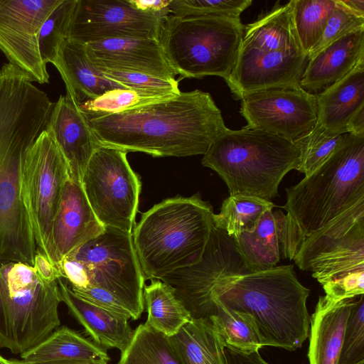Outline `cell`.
Wrapping results in <instances>:
<instances>
[{
  "label": "cell",
  "mask_w": 364,
  "mask_h": 364,
  "mask_svg": "<svg viewBox=\"0 0 364 364\" xmlns=\"http://www.w3.org/2000/svg\"><path fill=\"white\" fill-rule=\"evenodd\" d=\"M341 1L354 12L364 16L363 0H341Z\"/></svg>",
  "instance_id": "cell-48"
},
{
  "label": "cell",
  "mask_w": 364,
  "mask_h": 364,
  "mask_svg": "<svg viewBox=\"0 0 364 364\" xmlns=\"http://www.w3.org/2000/svg\"><path fill=\"white\" fill-rule=\"evenodd\" d=\"M69 178V168L63 154L44 129L25 157L23 196L37 250L54 264L53 223Z\"/></svg>",
  "instance_id": "cell-12"
},
{
  "label": "cell",
  "mask_w": 364,
  "mask_h": 364,
  "mask_svg": "<svg viewBox=\"0 0 364 364\" xmlns=\"http://www.w3.org/2000/svg\"><path fill=\"white\" fill-rule=\"evenodd\" d=\"M356 364H364V360L360 361V362H359V363H356Z\"/></svg>",
  "instance_id": "cell-50"
},
{
  "label": "cell",
  "mask_w": 364,
  "mask_h": 364,
  "mask_svg": "<svg viewBox=\"0 0 364 364\" xmlns=\"http://www.w3.org/2000/svg\"><path fill=\"white\" fill-rule=\"evenodd\" d=\"M240 112L249 129H259L294 141L317 122L316 95L300 85L254 92L241 100Z\"/></svg>",
  "instance_id": "cell-14"
},
{
  "label": "cell",
  "mask_w": 364,
  "mask_h": 364,
  "mask_svg": "<svg viewBox=\"0 0 364 364\" xmlns=\"http://www.w3.org/2000/svg\"><path fill=\"white\" fill-rule=\"evenodd\" d=\"M87 119L99 145L154 157L203 155L228 129L211 95L200 90Z\"/></svg>",
  "instance_id": "cell-2"
},
{
  "label": "cell",
  "mask_w": 364,
  "mask_h": 364,
  "mask_svg": "<svg viewBox=\"0 0 364 364\" xmlns=\"http://www.w3.org/2000/svg\"><path fill=\"white\" fill-rule=\"evenodd\" d=\"M0 348L9 349L13 353L14 346L11 338L9 317L3 297L0 274Z\"/></svg>",
  "instance_id": "cell-44"
},
{
  "label": "cell",
  "mask_w": 364,
  "mask_h": 364,
  "mask_svg": "<svg viewBox=\"0 0 364 364\" xmlns=\"http://www.w3.org/2000/svg\"><path fill=\"white\" fill-rule=\"evenodd\" d=\"M90 61L99 69L133 72L174 80L170 65L158 40L117 38L85 45Z\"/></svg>",
  "instance_id": "cell-19"
},
{
  "label": "cell",
  "mask_w": 364,
  "mask_h": 364,
  "mask_svg": "<svg viewBox=\"0 0 364 364\" xmlns=\"http://www.w3.org/2000/svg\"><path fill=\"white\" fill-rule=\"evenodd\" d=\"M317 122L336 133H347L352 117L364 107V60L344 77L316 95Z\"/></svg>",
  "instance_id": "cell-26"
},
{
  "label": "cell",
  "mask_w": 364,
  "mask_h": 364,
  "mask_svg": "<svg viewBox=\"0 0 364 364\" xmlns=\"http://www.w3.org/2000/svg\"><path fill=\"white\" fill-rule=\"evenodd\" d=\"M162 19L129 0H76L68 38L83 45L117 38L159 41Z\"/></svg>",
  "instance_id": "cell-15"
},
{
  "label": "cell",
  "mask_w": 364,
  "mask_h": 364,
  "mask_svg": "<svg viewBox=\"0 0 364 364\" xmlns=\"http://www.w3.org/2000/svg\"><path fill=\"white\" fill-rule=\"evenodd\" d=\"M76 0H62L43 23L38 44L45 64L54 60L63 41L68 38Z\"/></svg>",
  "instance_id": "cell-35"
},
{
  "label": "cell",
  "mask_w": 364,
  "mask_h": 364,
  "mask_svg": "<svg viewBox=\"0 0 364 364\" xmlns=\"http://www.w3.org/2000/svg\"><path fill=\"white\" fill-rule=\"evenodd\" d=\"M343 134L332 132L316 122L309 133L294 141L301 152L296 170L310 176L331 156Z\"/></svg>",
  "instance_id": "cell-34"
},
{
  "label": "cell",
  "mask_w": 364,
  "mask_h": 364,
  "mask_svg": "<svg viewBox=\"0 0 364 364\" xmlns=\"http://www.w3.org/2000/svg\"><path fill=\"white\" fill-rule=\"evenodd\" d=\"M127 154L125 151L100 145L86 166L81 184L105 228L132 233L141 183Z\"/></svg>",
  "instance_id": "cell-11"
},
{
  "label": "cell",
  "mask_w": 364,
  "mask_h": 364,
  "mask_svg": "<svg viewBox=\"0 0 364 364\" xmlns=\"http://www.w3.org/2000/svg\"><path fill=\"white\" fill-rule=\"evenodd\" d=\"M225 354L227 364H269L261 357L259 350L245 352L225 346Z\"/></svg>",
  "instance_id": "cell-43"
},
{
  "label": "cell",
  "mask_w": 364,
  "mask_h": 364,
  "mask_svg": "<svg viewBox=\"0 0 364 364\" xmlns=\"http://www.w3.org/2000/svg\"><path fill=\"white\" fill-rule=\"evenodd\" d=\"M53 104L20 70L9 63L0 68V264H33L37 246L23 202V166Z\"/></svg>",
  "instance_id": "cell-1"
},
{
  "label": "cell",
  "mask_w": 364,
  "mask_h": 364,
  "mask_svg": "<svg viewBox=\"0 0 364 364\" xmlns=\"http://www.w3.org/2000/svg\"><path fill=\"white\" fill-rule=\"evenodd\" d=\"M301 152L294 141L259 129H228L203 154L201 163L222 178L230 196L266 200L278 196L284 176L298 168Z\"/></svg>",
  "instance_id": "cell-5"
},
{
  "label": "cell",
  "mask_w": 364,
  "mask_h": 364,
  "mask_svg": "<svg viewBox=\"0 0 364 364\" xmlns=\"http://www.w3.org/2000/svg\"><path fill=\"white\" fill-rule=\"evenodd\" d=\"M362 60L364 29L341 38L309 59L300 87L316 95L341 80Z\"/></svg>",
  "instance_id": "cell-22"
},
{
  "label": "cell",
  "mask_w": 364,
  "mask_h": 364,
  "mask_svg": "<svg viewBox=\"0 0 364 364\" xmlns=\"http://www.w3.org/2000/svg\"><path fill=\"white\" fill-rule=\"evenodd\" d=\"M66 87V95L78 105L94 100L108 90L123 88L106 78L89 60L85 45L68 38L61 43L52 62Z\"/></svg>",
  "instance_id": "cell-24"
},
{
  "label": "cell",
  "mask_w": 364,
  "mask_h": 364,
  "mask_svg": "<svg viewBox=\"0 0 364 364\" xmlns=\"http://www.w3.org/2000/svg\"><path fill=\"white\" fill-rule=\"evenodd\" d=\"M33 267L37 275L46 282H53L61 279L56 265L38 250L34 257Z\"/></svg>",
  "instance_id": "cell-42"
},
{
  "label": "cell",
  "mask_w": 364,
  "mask_h": 364,
  "mask_svg": "<svg viewBox=\"0 0 364 364\" xmlns=\"http://www.w3.org/2000/svg\"><path fill=\"white\" fill-rule=\"evenodd\" d=\"M286 192L283 208L303 240L364 200V134L345 133L331 156Z\"/></svg>",
  "instance_id": "cell-6"
},
{
  "label": "cell",
  "mask_w": 364,
  "mask_h": 364,
  "mask_svg": "<svg viewBox=\"0 0 364 364\" xmlns=\"http://www.w3.org/2000/svg\"><path fill=\"white\" fill-rule=\"evenodd\" d=\"M181 364H227L225 344L209 318H191L169 337Z\"/></svg>",
  "instance_id": "cell-28"
},
{
  "label": "cell",
  "mask_w": 364,
  "mask_h": 364,
  "mask_svg": "<svg viewBox=\"0 0 364 364\" xmlns=\"http://www.w3.org/2000/svg\"><path fill=\"white\" fill-rule=\"evenodd\" d=\"M212 205L199 194L165 199L143 213L132 231L145 280L198 263L213 224Z\"/></svg>",
  "instance_id": "cell-4"
},
{
  "label": "cell",
  "mask_w": 364,
  "mask_h": 364,
  "mask_svg": "<svg viewBox=\"0 0 364 364\" xmlns=\"http://www.w3.org/2000/svg\"><path fill=\"white\" fill-rule=\"evenodd\" d=\"M143 296L147 311L146 323L167 337L174 336L192 318L174 289L160 279L144 285Z\"/></svg>",
  "instance_id": "cell-29"
},
{
  "label": "cell",
  "mask_w": 364,
  "mask_h": 364,
  "mask_svg": "<svg viewBox=\"0 0 364 364\" xmlns=\"http://www.w3.org/2000/svg\"><path fill=\"white\" fill-rule=\"evenodd\" d=\"M364 360V295L354 299L343 335L338 364Z\"/></svg>",
  "instance_id": "cell-40"
},
{
  "label": "cell",
  "mask_w": 364,
  "mask_h": 364,
  "mask_svg": "<svg viewBox=\"0 0 364 364\" xmlns=\"http://www.w3.org/2000/svg\"><path fill=\"white\" fill-rule=\"evenodd\" d=\"M107 360H80V361H65V362H55L44 364H108ZM10 364H33L26 363L22 360H9Z\"/></svg>",
  "instance_id": "cell-47"
},
{
  "label": "cell",
  "mask_w": 364,
  "mask_h": 364,
  "mask_svg": "<svg viewBox=\"0 0 364 364\" xmlns=\"http://www.w3.org/2000/svg\"><path fill=\"white\" fill-rule=\"evenodd\" d=\"M45 130L63 154L70 178L81 184L86 166L100 146L87 116L71 97L60 95L53 104Z\"/></svg>",
  "instance_id": "cell-20"
},
{
  "label": "cell",
  "mask_w": 364,
  "mask_h": 364,
  "mask_svg": "<svg viewBox=\"0 0 364 364\" xmlns=\"http://www.w3.org/2000/svg\"><path fill=\"white\" fill-rule=\"evenodd\" d=\"M297 37L307 54L321 38L336 0H291Z\"/></svg>",
  "instance_id": "cell-33"
},
{
  "label": "cell",
  "mask_w": 364,
  "mask_h": 364,
  "mask_svg": "<svg viewBox=\"0 0 364 364\" xmlns=\"http://www.w3.org/2000/svg\"><path fill=\"white\" fill-rule=\"evenodd\" d=\"M62 0H0V50L9 63L33 82H49L41 58L38 34L43 23Z\"/></svg>",
  "instance_id": "cell-16"
},
{
  "label": "cell",
  "mask_w": 364,
  "mask_h": 364,
  "mask_svg": "<svg viewBox=\"0 0 364 364\" xmlns=\"http://www.w3.org/2000/svg\"><path fill=\"white\" fill-rule=\"evenodd\" d=\"M117 364H181L169 337L155 331L146 322L134 330L128 346Z\"/></svg>",
  "instance_id": "cell-32"
},
{
  "label": "cell",
  "mask_w": 364,
  "mask_h": 364,
  "mask_svg": "<svg viewBox=\"0 0 364 364\" xmlns=\"http://www.w3.org/2000/svg\"><path fill=\"white\" fill-rule=\"evenodd\" d=\"M0 364H10L9 360L4 358L1 355H0Z\"/></svg>",
  "instance_id": "cell-49"
},
{
  "label": "cell",
  "mask_w": 364,
  "mask_h": 364,
  "mask_svg": "<svg viewBox=\"0 0 364 364\" xmlns=\"http://www.w3.org/2000/svg\"><path fill=\"white\" fill-rule=\"evenodd\" d=\"M58 268L72 291L90 287L102 289L127 308L131 319L141 317L145 281L132 233L105 227L102 233L67 255Z\"/></svg>",
  "instance_id": "cell-8"
},
{
  "label": "cell",
  "mask_w": 364,
  "mask_h": 364,
  "mask_svg": "<svg viewBox=\"0 0 364 364\" xmlns=\"http://www.w3.org/2000/svg\"><path fill=\"white\" fill-rule=\"evenodd\" d=\"M309 292L290 264L223 277L211 294L228 308L251 315L265 346L294 350L309 335Z\"/></svg>",
  "instance_id": "cell-3"
},
{
  "label": "cell",
  "mask_w": 364,
  "mask_h": 364,
  "mask_svg": "<svg viewBox=\"0 0 364 364\" xmlns=\"http://www.w3.org/2000/svg\"><path fill=\"white\" fill-rule=\"evenodd\" d=\"M99 69V68H98ZM108 80L122 87L155 95H172L181 92L178 80L156 77L147 74L99 69Z\"/></svg>",
  "instance_id": "cell-38"
},
{
  "label": "cell",
  "mask_w": 364,
  "mask_h": 364,
  "mask_svg": "<svg viewBox=\"0 0 364 364\" xmlns=\"http://www.w3.org/2000/svg\"><path fill=\"white\" fill-rule=\"evenodd\" d=\"M354 299L331 301L320 296L310 321V364H338Z\"/></svg>",
  "instance_id": "cell-25"
},
{
  "label": "cell",
  "mask_w": 364,
  "mask_h": 364,
  "mask_svg": "<svg viewBox=\"0 0 364 364\" xmlns=\"http://www.w3.org/2000/svg\"><path fill=\"white\" fill-rule=\"evenodd\" d=\"M0 274L14 353L21 355L60 324L58 306L62 301L58 281L46 282L33 266L19 262L1 263Z\"/></svg>",
  "instance_id": "cell-10"
},
{
  "label": "cell",
  "mask_w": 364,
  "mask_h": 364,
  "mask_svg": "<svg viewBox=\"0 0 364 364\" xmlns=\"http://www.w3.org/2000/svg\"><path fill=\"white\" fill-rule=\"evenodd\" d=\"M251 0H171L170 14L177 17L226 16L240 18Z\"/></svg>",
  "instance_id": "cell-37"
},
{
  "label": "cell",
  "mask_w": 364,
  "mask_h": 364,
  "mask_svg": "<svg viewBox=\"0 0 364 364\" xmlns=\"http://www.w3.org/2000/svg\"><path fill=\"white\" fill-rule=\"evenodd\" d=\"M73 292L101 308L132 318L127 308L112 294L102 289L90 287Z\"/></svg>",
  "instance_id": "cell-41"
},
{
  "label": "cell",
  "mask_w": 364,
  "mask_h": 364,
  "mask_svg": "<svg viewBox=\"0 0 364 364\" xmlns=\"http://www.w3.org/2000/svg\"><path fill=\"white\" fill-rule=\"evenodd\" d=\"M276 205L259 198L232 195L223 203L220 211L213 215V225L225 231L232 238L257 226L263 214Z\"/></svg>",
  "instance_id": "cell-31"
},
{
  "label": "cell",
  "mask_w": 364,
  "mask_h": 364,
  "mask_svg": "<svg viewBox=\"0 0 364 364\" xmlns=\"http://www.w3.org/2000/svg\"><path fill=\"white\" fill-rule=\"evenodd\" d=\"M245 264L252 272L277 266L281 259H294L304 240L291 219L281 210H267L257 226L233 238Z\"/></svg>",
  "instance_id": "cell-18"
},
{
  "label": "cell",
  "mask_w": 364,
  "mask_h": 364,
  "mask_svg": "<svg viewBox=\"0 0 364 364\" xmlns=\"http://www.w3.org/2000/svg\"><path fill=\"white\" fill-rule=\"evenodd\" d=\"M132 6L141 11L164 18L170 14L168 5L171 0H129Z\"/></svg>",
  "instance_id": "cell-45"
},
{
  "label": "cell",
  "mask_w": 364,
  "mask_h": 364,
  "mask_svg": "<svg viewBox=\"0 0 364 364\" xmlns=\"http://www.w3.org/2000/svg\"><path fill=\"white\" fill-rule=\"evenodd\" d=\"M215 313L209 320L216 328L225 346L250 352L265 346L252 316L228 308L213 299Z\"/></svg>",
  "instance_id": "cell-30"
},
{
  "label": "cell",
  "mask_w": 364,
  "mask_h": 364,
  "mask_svg": "<svg viewBox=\"0 0 364 364\" xmlns=\"http://www.w3.org/2000/svg\"><path fill=\"white\" fill-rule=\"evenodd\" d=\"M294 260L331 301L364 294V200L305 238Z\"/></svg>",
  "instance_id": "cell-7"
},
{
  "label": "cell",
  "mask_w": 364,
  "mask_h": 364,
  "mask_svg": "<svg viewBox=\"0 0 364 364\" xmlns=\"http://www.w3.org/2000/svg\"><path fill=\"white\" fill-rule=\"evenodd\" d=\"M347 133L364 134V107L360 108L350 119L346 127Z\"/></svg>",
  "instance_id": "cell-46"
},
{
  "label": "cell",
  "mask_w": 364,
  "mask_h": 364,
  "mask_svg": "<svg viewBox=\"0 0 364 364\" xmlns=\"http://www.w3.org/2000/svg\"><path fill=\"white\" fill-rule=\"evenodd\" d=\"M104 230L105 227L94 213L82 185L69 178L64 185L53 223L55 264L77 247Z\"/></svg>",
  "instance_id": "cell-21"
},
{
  "label": "cell",
  "mask_w": 364,
  "mask_h": 364,
  "mask_svg": "<svg viewBox=\"0 0 364 364\" xmlns=\"http://www.w3.org/2000/svg\"><path fill=\"white\" fill-rule=\"evenodd\" d=\"M240 18L177 17L161 21L159 42L180 81L215 75L228 79L235 65L242 40Z\"/></svg>",
  "instance_id": "cell-9"
},
{
  "label": "cell",
  "mask_w": 364,
  "mask_h": 364,
  "mask_svg": "<svg viewBox=\"0 0 364 364\" xmlns=\"http://www.w3.org/2000/svg\"><path fill=\"white\" fill-rule=\"evenodd\" d=\"M308 60L303 51L281 46H240L234 68L225 82L237 100L257 91L299 86Z\"/></svg>",
  "instance_id": "cell-17"
},
{
  "label": "cell",
  "mask_w": 364,
  "mask_h": 364,
  "mask_svg": "<svg viewBox=\"0 0 364 364\" xmlns=\"http://www.w3.org/2000/svg\"><path fill=\"white\" fill-rule=\"evenodd\" d=\"M253 272L241 257L233 238L213 224L201 259L160 280L171 286L193 318H208L215 313L212 289L221 277Z\"/></svg>",
  "instance_id": "cell-13"
},
{
  "label": "cell",
  "mask_w": 364,
  "mask_h": 364,
  "mask_svg": "<svg viewBox=\"0 0 364 364\" xmlns=\"http://www.w3.org/2000/svg\"><path fill=\"white\" fill-rule=\"evenodd\" d=\"M173 95H155L125 88H115L94 100L81 103L79 108L89 118L121 112Z\"/></svg>",
  "instance_id": "cell-36"
},
{
  "label": "cell",
  "mask_w": 364,
  "mask_h": 364,
  "mask_svg": "<svg viewBox=\"0 0 364 364\" xmlns=\"http://www.w3.org/2000/svg\"><path fill=\"white\" fill-rule=\"evenodd\" d=\"M362 29H364V16L350 9L341 0H336V6L329 16L323 33L308 53V58L310 59L341 38Z\"/></svg>",
  "instance_id": "cell-39"
},
{
  "label": "cell",
  "mask_w": 364,
  "mask_h": 364,
  "mask_svg": "<svg viewBox=\"0 0 364 364\" xmlns=\"http://www.w3.org/2000/svg\"><path fill=\"white\" fill-rule=\"evenodd\" d=\"M61 301L70 314L85 328L91 340L105 348L124 351L133 337L134 330L126 316L101 308L75 294L62 279L58 280Z\"/></svg>",
  "instance_id": "cell-23"
},
{
  "label": "cell",
  "mask_w": 364,
  "mask_h": 364,
  "mask_svg": "<svg viewBox=\"0 0 364 364\" xmlns=\"http://www.w3.org/2000/svg\"><path fill=\"white\" fill-rule=\"evenodd\" d=\"M21 358L23 361L33 364L110 360L106 348L65 326L55 329L43 341L22 353Z\"/></svg>",
  "instance_id": "cell-27"
}]
</instances>
